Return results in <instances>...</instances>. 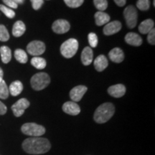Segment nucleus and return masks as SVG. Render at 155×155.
<instances>
[{
    "label": "nucleus",
    "mask_w": 155,
    "mask_h": 155,
    "mask_svg": "<svg viewBox=\"0 0 155 155\" xmlns=\"http://www.w3.org/2000/svg\"><path fill=\"white\" fill-rule=\"evenodd\" d=\"M22 148L30 154H41L48 152L51 148L48 139L41 137H30L22 142Z\"/></svg>",
    "instance_id": "obj_1"
},
{
    "label": "nucleus",
    "mask_w": 155,
    "mask_h": 155,
    "mask_svg": "<svg viewBox=\"0 0 155 155\" xmlns=\"http://www.w3.org/2000/svg\"><path fill=\"white\" fill-rule=\"evenodd\" d=\"M115 112V107L111 103H104L96 108L94 113V119L98 124L107 122Z\"/></svg>",
    "instance_id": "obj_2"
},
{
    "label": "nucleus",
    "mask_w": 155,
    "mask_h": 155,
    "mask_svg": "<svg viewBox=\"0 0 155 155\" xmlns=\"http://www.w3.org/2000/svg\"><path fill=\"white\" fill-rule=\"evenodd\" d=\"M50 78L46 73H38L31 78L32 88L35 91H41L50 84Z\"/></svg>",
    "instance_id": "obj_3"
},
{
    "label": "nucleus",
    "mask_w": 155,
    "mask_h": 155,
    "mask_svg": "<svg viewBox=\"0 0 155 155\" xmlns=\"http://www.w3.org/2000/svg\"><path fill=\"white\" fill-rule=\"evenodd\" d=\"M78 49V42L74 38H71L62 44L61 47V53L63 57L71 58L73 57Z\"/></svg>",
    "instance_id": "obj_4"
},
{
    "label": "nucleus",
    "mask_w": 155,
    "mask_h": 155,
    "mask_svg": "<svg viewBox=\"0 0 155 155\" xmlns=\"http://www.w3.org/2000/svg\"><path fill=\"white\" fill-rule=\"evenodd\" d=\"M21 131L25 135L30 137H38L45 133V129L43 126L37 124L35 123H26L21 127Z\"/></svg>",
    "instance_id": "obj_5"
},
{
    "label": "nucleus",
    "mask_w": 155,
    "mask_h": 155,
    "mask_svg": "<svg viewBox=\"0 0 155 155\" xmlns=\"http://www.w3.org/2000/svg\"><path fill=\"white\" fill-rule=\"evenodd\" d=\"M124 16L128 28L130 29L135 28L137 23L138 13L134 6L129 5L126 7L124 11Z\"/></svg>",
    "instance_id": "obj_6"
},
{
    "label": "nucleus",
    "mask_w": 155,
    "mask_h": 155,
    "mask_svg": "<svg viewBox=\"0 0 155 155\" xmlns=\"http://www.w3.org/2000/svg\"><path fill=\"white\" fill-rule=\"evenodd\" d=\"M27 50L28 53L35 57H38V55H42L45 51V45L43 42L38 40L30 42L27 46Z\"/></svg>",
    "instance_id": "obj_7"
},
{
    "label": "nucleus",
    "mask_w": 155,
    "mask_h": 155,
    "mask_svg": "<svg viewBox=\"0 0 155 155\" xmlns=\"http://www.w3.org/2000/svg\"><path fill=\"white\" fill-rule=\"evenodd\" d=\"M30 104L28 99L25 98H20L12 106V110L16 117H19L25 113V111L30 106Z\"/></svg>",
    "instance_id": "obj_8"
},
{
    "label": "nucleus",
    "mask_w": 155,
    "mask_h": 155,
    "mask_svg": "<svg viewBox=\"0 0 155 155\" xmlns=\"http://www.w3.org/2000/svg\"><path fill=\"white\" fill-rule=\"evenodd\" d=\"M71 25L68 21L65 19H58L53 22L52 29L55 33L57 34H63L68 32Z\"/></svg>",
    "instance_id": "obj_9"
},
{
    "label": "nucleus",
    "mask_w": 155,
    "mask_h": 155,
    "mask_svg": "<svg viewBox=\"0 0 155 155\" xmlns=\"http://www.w3.org/2000/svg\"><path fill=\"white\" fill-rule=\"evenodd\" d=\"M87 90L88 88L85 86H75L70 92V97L73 102L80 101L84 94L86 93Z\"/></svg>",
    "instance_id": "obj_10"
},
{
    "label": "nucleus",
    "mask_w": 155,
    "mask_h": 155,
    "mask_svg": "<svg viewBox=\"0 0 155 155\" xmlns=\"http://www.w3.org/2000/svg\"><path fill=\"white\" fill-rule=\"evenodd\" d=\"M121 27V23L119 21H113V22H108L104 28V33L106 35H112L119 32Z\"/></svg>",
    "instance_id": "obj_11"
},
{
    "label": "nucleus",
    "mask_w": 155,
    "mask_h": 155,
    "mask_svg": "<svg viewBox=\"0 0 155 155\" xmlns=\"http://www.w3.org/2000/svg\"><path fill=\"white\" fill-rule=\"evenodd\" d=\"M63 110L65 113L72 116H76L81 112L80 106L73 101L65 102L63 106Z\"/></svg>",
    "instance_id": "obj_12"
},
{
    "label": "nucleus",
    "mask_w": 155,
    "mask_h": 155,
    "mask_svg": "<svg viewBox=\"0 0 155 155\" xmlns=\"http://www.w3.org/2000/svg\"><path fill=\"white\" fill-rule=\"evenodd\" d=\"M108 93L114 98H121L125 94L126 87L122 84L114 85L108 88Z\"/></svg>",
    "instance_id": "obj_13"
},
{
    "label": "nucleus",
    "mask_w": 155,
    "mask_h": 155,
    "mask_svg": "<svg viewBox=\"0 0 155 155\" xmlns=\"http://www.w3.org/2000/svg\"><path fill=\"white\" fill-rule=\"evenodd\" d=\"M108 56H109L111 61L116 63H121L124 61V52L119 48H115L112 49L109 52V53H108Z\"/></svg>",
    "instance_id": "obj_14"
},
{
    "label": "nucleus",
    "mask_w": 155,
    "mask_h": 155,
    "mask_svg": "<svg viewBox=\"0 0 155 155\" xmlns=\"http://www.w3.org/2000/svg\"><path fill=\"white\" fill-rule=\"evenodd\" d=\"M125 41L127 44L133 46H140L142 44V39L138 34L134 32H129L125 37Z\"/></svg>",
    "instance_id": "obj_15"
},
{
    "label": "nucleus",
    "mask_w": 155,
    "mask_h": 155,
    "mask_svg": "<svg viewBox=\"0 0 155 155\" xmlns=\"http://www.w3.org/2000/svg\"><path fill=\"white\" fill-rule=\"evenodd\" d=\"M108 65V60L105 55H98L94 61V67L97 71L101 72L104 71Z\"/></svg>",
    "instance_id": "obj_16"
},
{
    "label": "nucleus",
    "mask_w": 155,
    "mask_h": 155,
    "mask_svg": "<svg viewBox=\"0 0 155 155\" xmlns=\"http://www.w3.org/2000/svg\"><path fill=\"white\" fill-rule=\"evenodd\" d=\"M94 58V53L91 48H85L81 53V61L84 65H89L92 63Z\"/></svg>",
    "instance_id": "obj_17"
},
{
    "label": "nucleus",
    "mask_w": 155,
    "mask_h": 155,
    "mask_svg": "<svg viewBox=\"0 0 155 155\" xmlns=\"http://www.w3.org/2000/svg\"><path fill=\"white\" fill-rule=\"evenodd\" d=\"M95 20L96 24L98 26H102V25H106L110 21V16L104 12H97L95 14Z\"/></svg>",
    "instance_id": "obj_18"
},
{
    "label": "nucleus",
    "mask_w": 155,
    "mask_h": 155,
    "mask_svg": "<svg viewBox=\"0 0 155 155\" xmlns=\"http://www.w3.org/2000/svg\"><path fill=\"white\" fill-rule=\"evenodd\" d=\"M154 21L151 19H148L143 21V22L139 25V32L142 34H148L149 32L154 28Z\"/></svg>",
    "instance_id": "obj_19"
},
{
    "label": "nucleus",
    "mask_w": 155,
    "mask_h": 155,
    "mask_svg": "<svg viewBox=\"0 0 155 155\" xmlns=\"http://www.w3.org/2000/svg\"><path fill=\"white\" fill-rule=\"evenodd\" d=\"M23 90V85L19 81H15L10 84L9 88V92L12 96H17L22 93Z\"/></svg>",
    "instance_id": "obj_20"
},
{
    "label": "nucleus",
    "mask_w": 155,
    "mask_h": 155,
    "mask_svg": "<svg viewBox=\"0 0 155 155\" xmlns=\"http://www.w3.org/2000/svg\"><path fill=\"white\" fill-rule=\"evenodd\" d=\"M26 30V27L22 21H17L13 25L12 35L16 38L22 36Z\"/></svg>",
    "instance_id": "obj_21"
},
{
    "label": "nucleus",
    "mask_w": 155,
    "mask_h": 155,
    "mask_svg": "<svg viewBox=\"0 0 155 155\" xmlns=\"http://www.w3.org/2000/svg\"><path fill=\"white\" fill-rule=\"evenodd\" d=\"M0 55L4 63H8L11 61L12 52L7 46H2L0 48Z\"/></svg>",
    "instance_id": "obj_22"
},
{
    "label": "nucleus",
    "mask_w": 155,
    "mask_h": 155,
    "mask_svg": "<svg viewBox=\"0 0 155 155\" xmlns=\"http://www.w3.org/2000/svg\"><path fill=\"white\" fill-rule=\"evenodd\" d=\"M31 64H32V65H33L35 68L42 70L44 69L46 67L47 63H46V61L44 58L40 57H34L32 58V60H31Z\"/></svg>",
    "instance_id": "obj_23"
},
{
    "label": "nucleus",
    "mask_w": 155,
    "mask_h": 155,
    "mask_svg": "<svg viewBox=\"0 0 155 155\" xmlns=\"http://www.w3.org/2000/svg\"><path fill=\"white\" fill-rule=\"evenodd\" d=\"M15 58L19 63H26L28 62V58L26 52L22 49H17L15 51Z\"/></svg>",
    "instance_id": "obj_24"
},
{
    "label": "nucleus",
    "mask_w": 155,
    "mask_h": 155,
    "mask_svg": "<svg viewBox=\"0 0 155 155\" xmlns=\"http://www.w3.org/2000/svg\"><path fill=\"white\" fill-rule=\"evenodd\" d=\"M9 88L6 84L5 81H2L0 83V98L7 99L9 96Z\"/></svg>",
    "instance_id": "obj_25"
},
{
    "label": "nucleus",
    "mask_w": 155,
    "mask_h": 155,
    "mask_svg": "<svg viewBox=\"0 0 155 155\" xmlns=\"http://www.w3.org/2000/svg\"><path fill=\"white\" fill-rule=\"evenodd\" d=\"M9 39V34L8 30L5 25H0V41L7 42Z\"/></svg>",
    "instance_id": "obj_26"
},
{
    "label": "nucleus",
    "mask_w": 155,
    "mask_h": 155,
    "mask_svg": "<svg viewBox=\"0 0 155 155\" xmlns=\"http://www.w3.org/2000/svg\"><path fill=\"white\" fill-rule=\"evenodd\" d=\"M94 4L99 12L104 11L108 7L107 0H94Z\"/></svg>",
    "instance_id": "obj_27"
},
{
    "label": "nucleus",
    "mask_w": 155,
    "mask_h": 155,
    "mask_svg": "<svg viewBox=\"0 0 155 155\" xmlns=\"http://www.w3.org/2000/svg\"><path fill=\"white\" fill-rule=\"evenodd\" d=\"M137 7L141 11L148 10L150 7V0H138L137 2Z\"/></svg>",
    "instance_id": "obj_28"
},
{
    "label": "nucleus",
    "mask_w": 155,
    "mask_h": 155,
    "mask_svg": "<svg viewBox=\"0 0 155 155\" xmlns=\"http://www.w3.org/2000/svg\"><path fill=\"white\" fill-rule=\"evenodd\" d=\"M0 10L5 15V16L8 17V18L12 19L15 16V12L12 9H9V7H6L3 5H0Z\"/></svg>",
    "instance_id": "obj_29"
},
{
    "label": "nucleus",
    "mask_w": 155,
    "mask_h": 155,
    "mask_svg": "<svg viewBox=\"0 0 155 155\" xmlns=\"http://www.w3.org/2000/svg\"><path fill=\"white\" fill-rule=\"evenodd\" d=\"M64 2L69 7L77 8V7H79L80 6L82 5L84 0H64Z\"/></svg>",
    "instance_id": "obj_30"
},
{
    "label": "nucleus",
    "mask_w": 155,
    "mask_h": 155,
    "mask_svg": "<svg viewBox=\"0 0 155 155\" xmlns=\"http://www.w3.org/2000/svg\"><path fill=\"white\" fill-rule=\"evenodd\" d=\"M88 42L90 44L91 47L92 48H96L98 45V37L94 32H91L88 35Z\"/></svg>",
    "instance_id": "obj_31"
},
{
    "label": "nucleus",
    "mask_w": 155,
    "mask_h": 155,
    "mask_svg": "<svg viewBox=\"0 0 155 155\" xmlns=\"http://www.w3.org/2000/svg\"><path fill=\"white\" fill-rule=\"evenodd\" d=\"M30 1L32 2V7H33L35 10L40 9L44 3V0H30Z\"/></svg>",
    "instance_id": "obj_32"
},
{
    "label": "nucleus",
    "mask_w": 155,
    "mask_h": 155,
    "mask_svg": "<svg viewBox=\"0 0 155 155\" xmlns=\"http://www.w3.org/2000/svg\"><path fill=\"white\" fill-rule=\"evenodd\" d=\"M147 40H148V42H150V44L152 45H154V44H155V30H154V28H153L152 30L148 33Z\"/></svg>",
    "instance_id": "obj_33"
},
{
    "label": "nucleus",
    "mask_w": 155,
    "mask_h": 155,
    "mask_svg": "<svg viewBox=\"0 0 155 155\" xmlns=\"http://www.w3.org/2000/svg\"><path fill=\"white\" fill-rule=\"evenodd\" d=\"M2 1L6 5L8 6V7H10V8L17 9V7H18V5H17V4L13 1V0H2Z\"/></svg>",
    "instance_id": "obj_34"
},
{
    "label": "nucleus",
    "mask_w": 155,
    "mask_h": 155,
    "mask_svg": "<svg viewBox=\"0 0 155 155\" xmlns=\"http://www.w3.org/2000/svg\"><path fill=\"white\" fill-rule=\"evenodd\" d=\"M7 108L2 102L0 101V115H5L7 113Z\"/></svg>",
    "instance_id": "obj_35"
},
{
    "label": "nucleus",
    "mask_w": 155,
    "mask_h": 155,
    "mask_svg": "<svg viewBox=\"0 0 155 155\" xmlns=\"http://www.w3.org/2000/svg\"><path fill=\"white\" fill-rule=\"evenodd\" d=\"M116 5H118L119 7H123L126 5L127 2V0H114Z\"/></svg>",
    "instance_id": "obj_36"
},
{
    "label": "nucleus",
    "mask_w": 155,
    "mask_h": 155,
    "mask_svg": "<svg viewBox=\"0 0 155 155\" xmlns=\"http://www.w3.org/2000/svg\"><path fill=\"white\" fill-rule=\"evenodd\" d=\"M3 75H4L3 71H2V69L0 68V83L3 81Z\"/></svg>",
    "instance_id": "obj_37"
},
{
    "label": "nucleus",
    "mask_w": 155,
    "mask_h": 155,
    "mask_svg": "<svg viewBox=\"0 0 155 155\" xmlns=\"http://www.w3.org/2000/svg\"><path fill=\"white\" fill-rule=\"evenodd\" d=\"M13 1H14L16 3L17 5H18L19 4H20V5L21 4H23V2H25V0H13Z\"/></svg>",
    "instance_id": "obj_38"
},
{
    "label": "nucleus",
    "mask_w": 155,
    "mask_h": 155,
    "mask_svg": "<svg viewBox=\"0 0 155 155\" xmlns=\"http://www.w3.org/2000/svg\"><path fill=\"white\" fill-rule=\"evenodd\" d=\"M153 5H154V7L155 6V0H154V2H153Z\"/></svg>",
    "instance_id": "obj_39"
}]
</instances>
